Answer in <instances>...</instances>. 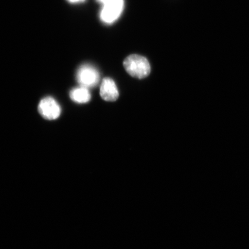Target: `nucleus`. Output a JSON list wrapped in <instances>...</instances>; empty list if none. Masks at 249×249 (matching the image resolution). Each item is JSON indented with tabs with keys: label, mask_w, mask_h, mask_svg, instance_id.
Segmentation results:
<instances>
[{
	"label": "nucleus",
	"mask_w": 249,
	"mask_h": 249,
	"mask_svg": "<svg viewBox=\"0 0 249 249\" xmlns=\"http://www.w3.org/2000/svg\"><path fill=\"white\" fill-rule=\"evenodd\" d=\"M76 79L82 87L92 88L99 83L100 74L94 67L91 65H83L78 70Z\"/></svg>",
	"instance_id": "obj_2"
},
{
	"label": "nucleus",
	"mask_w": 249,
	"mask_h": 249,
	"mask_svg": "<svg viewBox=\"0 0 249 249\" xmlns=\"http://www.w3.org/2000/svg\"><path fill=\"white\" fill-rule=\"evenodd\" d=\"M101 98L106 101H116L119 97V92L116 83L110 78H105L103 80L101 88Z\"/></svg>",
	"instance_id": "obj_5"
},
{
	"label": "nucleus",
	"mask_w": 249,
	"mask_h": 249,
	"mask_svg": "<svg viewBox=\"0 0 249 249\" xmlns=\"http://www.w3.org/2000/svg\"><path fill=\"white\" fill-rule=\"evenodd\" d=\"M70 97L74 102L82 104L89 102L91 98V95L88 89L81 86L71 90Z\"/></svg>",
	"instance_id": "obj_6"
},
{
	"label": "nucleus",
	"mask_w": 249,
	"mask_h": 249,
	"mask_svg": "<svg viewBox=\"0 0 249 249\" xmlns=\"http://www.w3.org/2000/svg\"><path fill=\"white\" fill-rule=\"evenodd\" d=\"M123 64L127 73L138 79H144L151 72L150 64L147 59L142 55H130L124 59Z\"/></svg>",
	"instance_id": "obj_1"
},
{
	"label": "nucleus",
	"mask_w": 249,
	"mask_h": 249,
	"mask_svg": "<svg viewBox=\"0 0 249 249\" xmlns=\"http://www.w3.org/2000/svg\"><path fill=\"white\" fill-rule=\"evenodd\" d=\"M108 1V0H98V1L101 2L102 4H104L105 2Z\"/></svg>",
	"instance_id": "obj_8"
},
{
	"label": "nucleus",
	"mask_w": 249,
	"mask_h": 249,
	"mask_svg": "<svg viewBox=\"0 0 249 249\" xmlns=\"http://www.w3.org/2000/svg\"><path fill=\"white\" fill-rule=\"evenodd\" d=\"M38 111L45 119L54 120L60 117L61 109L60 106L54 99L46 97L40 102Z\"/></svg>",
	"instance_id": "obj_4"
},
{
	"label": "nucleus",
	"mask_w": 249,
	"mask_h": 249,
	"mask_svg": "<svg viewBox=\"0 0 249 249\" xmlns=\"http://www.w3.org/2000/svg\"><path fill=\"white\" fill-rule=\"evenodd\" d=\"M123 8L124 0H108L103 4L101 20L106 23L114 22L120 17Z\"/></svg>",
	"instance_id": "obj_3"
},
{
	"label": "nucleus",
	"mask_w": 249,
	"mask_h": 249,
	"mask_svg": "<svg viewBox=\"0 0 249 249\" xmlns=\"http://www.w3.org/2000/svg\"><path fill=\"white\" fill-rule=\"evenodd\" d=\"M68 1L71 3H78L83 1L84 0H68Z\"/></svg>",
	"instance_id": "obj_7"
}]
</instances>
